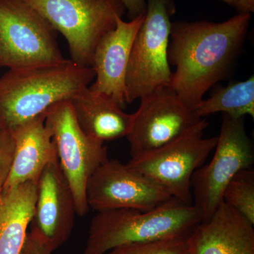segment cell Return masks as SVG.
<instances>
[{
  "mask_svg": "<svg viewBox=\"0 0 254 254\" xmlns=\"http://www.w3.org/2000/svg\"><path fill=\"white\" fill-rule=\"evenodd\" d=\"M223 202L254 225V170H241L224 190Z\"/></svg>",
  "mask_w": 254,
  "mask_h": 254,
  "instance_id": "d6986e66",
  "label": "cell"
},
{
  "mask_svg": "<svg viewBox=\"0 0 254 254\" xmlns=\"http://www.w3.org/2000/svg\"><path fill=\"white\" fill-rule=\"evenodd\" d=\"M144 16L129 21L119 18L116 27L100 40L92 60L95 81L90 89L109 95L123 108L126 103L125 76L131 46Z\"/></svg>",
  "mask_w": 254,
  "mask_h": 254,
  "instance_id": "4fadbf2b",
  "label": "cell"
},
{
  "mask_svg": "<svg viewBox=\"0 0 254 254\" xmlns=\"http://www.w3.org/2000/svg\"><path fill=\"white\" fill-rule=\"evenodd\" d=\"M86 197L89 208L100 212L120 208L147 211L173 196L128 164L108 159L88 180Z\"/></svg>",
  "mask_w": 254,
  "mask_h": 254,
  "instance_id": "8fae6325",
  "label": "cell"
},
{
  "mask_svg": "<svg viewBox=\"0 0 254 254\" xmlns=\"http://www.w3.org/2000/svg\"><path fill=\"white\" fill-rule=\"evenodd\" d=\"M45 115L60 167L72 191L76 214L84 216L90 209L87 185L95 170L109 159L107 148L104 143L88 136L81 129L70 100L52 105Z\"/></svg>",
  "mask_w": 254,
  "mask_h": 254,
  "instance_id": "ba28073f",
  "label": "cell"
},
{
  "mask_svg": "<svg viewBox=\"0 0 254 254\" xmlns=\"http://www.w3.org/2000/svg\"><path fill=\"white\" fill-rule=\"evenodd\" d=\"M38 181L4 188L0 195V254H19L36 208Z\"/></svg>",
  "mask_w": 254,
  "mask_h": 254,
  "instance_id": "e0dca14e",
  "label": "cell"
},
{
  "mask_svg": "<svg viewBox=\"0 0 254 254\" xmlns=\"http://www.w3.org/2000/svg\"><path fill=\"white\" fill-rule=\"evenodd\" d=\"M126 8V12L130 20L143 16L146 11L145 0H122Z\"/></svg>",
  "mask_w": 254,
  "mask_h": 254,
  "instance_id": "603a6c76",
  "label": "cell"
},
{
  "mask_svg": "<svg viewBox=\"0 0 254 254\" xmlns=\"http://www.w3.org/2000/svg\"><path fill=\"white\" fill-rule=\"evenodd\" d=\"M214 150L210 163L195 170L191 179L193 205L201 214L202 222L211 218L223 202L224 190L233 177L253 165L254 145L246 131L245 118L223 114Z\"/></svg>",
  "mask_w": 254,
  "mask_h": 254,
  "instance_id": "9c48e42d",
  "label": "cell"
},
{
  "mask_svg": "<svg viewBox=\"0 0 254 254\" xmlns=\"http://www.w3.org/2000/svg\"><path fill=\"white\" fill-rule=\"evenodd\" d=\"M251 18L252 14H237L222 22H172L168 59L175 71L169 87L190 109L227 77L245 43Z\"/></svg>",
  "mask_w": 254,
  "mask_h": 254,
  "instance_id": "6da1fadb",
  "label": "cell"
},
{
  "mask_svg": "<svg viewBox=\"0 0 254 254\" xmlns=\"http://www.w3.org/2000/svg\"><path fill=\"white\" fill-rule=\"evenodd\" d=\"M9 130L14 140V155L4 188L38 181L47 165L58 158L45 113Z\"/></svg>",
  "mask_w": 254,
  "mask_h": 254,
  "instance_id": "9a60e30c",
  "label": "cell"
},
{
  "mask_svg": "<svg viewBox=\"0 0 254 254\" xmlns=\"http://www.w3.org/2000/svg\"><path fill=\"white\" fill-rule=\"evenodd\" d=\"M201 222L196 207L174 197L147 211L120 208L98 212L81 254H105L127 244L187 239Z\"/></svg>",
  "mask_w": 254,
  "mask_h": 254,
  "instance_id": "3957f363",
  "label": "cell"
},
{
  "mask_svg": "<svg viewBox=\"0 0 254 254\" xmlns=\"http://www.w3.org/2000/svg\"><path fill=\"white\" fill-rule=\"evenodd\" d=\"M25 1L64 36L73 63L88 67L100 40L126 13L122 0Z\"/></svg>",
  "mask_w": 254,
  "mask_h": 254,
  "instance_id": "5b68a950",
  "label": "cell"
},
{
  "mask_svg": "<svg viewBox=\"0 0 254 254\" xmlns=\"http://www.w3.org/2000/svg\"><path fill=\"white\" fill-rule=\"evenodd\" d=\"M234 9L238 14H253L254 0H219Z\"/></svg>",
  "mask_w": 254,
  "mask_h": 254,
  "instance_id": "cb8c5ba5",
  "label": "cell"
},
{
  "mask_svg": "<svg viewBox=\"0 0 254 254\" xmlns=\"http://www.w3.org/2000/svg\"><path fill=\"white\" fill-rule=\"evenodd\" d=\"M133 113L126 136L131 159L139 158L181 136L202 118L187 107L170 88H160L141 98Z\"/></svg>",
  "mask_w": 254,
  "mask_h": 254,
  "instance_id": "30bf717a",
  "label": "cell"
},
{
  "mask_svg": "<svg viewBox=\"0 0 254 254\" xmlns=\"http://www.w3.org/2000/svg\"><path fill=\"white\" fill-rule=\"evenodd\" d=\"M208 123L202 118L175 140L128 165L168 190L174 198L193 204L191 179L215 148L218 136L204 138Z\"/></svg>",
  "mask_w": 254,
  "mask_h": 254,
  "instance_id": "52a82bcc",
  "label": "cell"
},
{
  "mask_svg": "<svg viewBox=\"0 0 254 254\" xmlns=\"http://www.w3.org/2000/svg\"><path fill=\"white\" fill-rule=\"evenodd\" d=\"M247 219L222 202L211 218L187 238L190 254H254V228Z\"/></svg>",
  "mask_w": 254,
  "mask_h": 254,
  "instance_id": "5bb4252c",
  "label": "cell"
},
{
  "mask_svg": "<svg viewBox=\"0 0 254 254\" xmlns=\"http://www.w3.org/2000/svg\"><path fill=\"white\" fill-rule=\"evenodd\" d=\"M53 250L43 237L32 229L26 235L19 254H52Z\"/></svg>",
  "mask_w": 254,
  "mask_h": 254,
  "instance_id": "7402d4cb",
  "label": "cell"
},
{
  "mask_svg": "<svg viewBox=\"0 0 254 254\" xmlns=\"http://www.w3.org/2000/svg\"><path fill=\"white\" fill-rule=\"evenodd\" d=\"M70 101L81 129L102 143L127 136L131 129L133 114L125 113L109 95L88 87Z\"/></svg>",
  "mask_w": 254,
  "mask_h": 254,
  "instance_id": "2e32d148",
  "label": "cell"
},
{
  "mask_svg": "<svg viewBox=\"0 0 254 254\" xmlns=\"http://www.w3.org/2000/svg\"><path fill=\"white\" fill-rule=\"evenodd\" d=\"M76 214L71 188L55 159L42 172L32 229L38 232L54 252L71 235Z\"/></svg>",
  "mask_w": 254,
  "mask_h": 254,
  "instance_id": "7c38bea8",
  "label": "cell"
},
{
  "mask_svg": "<svg viewBox=\"0 0 254 254\" xmlns=\"http://www.w3.org/2000/svg\"><path fill=\"white\" fill-rule=\"evenodd\" d=\"M56 32L25 0H0V67L17 69L66 61Z\"/></svg>",
  "mask_w": 254,
  "mask_h": 254,
  "instance_id": "8992f818",
  "label": "cell"
},
{
  "mask_svg": "<svg viewBox=\"0 0 254 254\" xmlns=\"http://www.w3.org/2000/svg\"><path fill=\"white\" fill-rule=\"evenodd\" d=\"M94 78L93 68L71 60L9 69L0 77V118L11 129L44 114L55 103L71 100L88 88Z\"/></svg>",
  "mask_w": 254,
  "mask_h": 254,
  "instance_id": "7a4b0ae2",
  "label": "cell"
},
{
  "mask_svg": "<svg viewBox=\"0 0 254 254\" xmlns=\"http://www.w3.org/2000/svg\"><path fill=\"white\" fill-rule=\"evenodd\" d=\"M146 11L132 44L125 76V102L131 103L153 91L170 86L168 59L173 0H145Z\"/></svg>",
  "mask_w": 254,
  "mask_h": 254,
  "instance_id": "277c9868",
  "label": "cell"
},
{
  "mask_svg": "<svg viewBox=\"0 0 254 254\" xmlns=\"http://www.w3.org/2000/svg\"><path fill=\"white\" fill-rule=\"evenodd\" d=\"M14 140L9 128L0 129V195L9 175L14 155Z\"/></svg>",
  "mask_w": 254,
  "mask_h": 254,
  "instance_id": "44dd1931",
  "label": "cell"
},
{
  "mask_svg": "<svg viewBox=\"0 0 254 254\" xmlns=\"http://www.w3.org/2000/svg\"><path fill=\"white\" fill-rule=\"evenodd\" d=\"M200 118L222 113L233 119L254 118V77L216 88L208 99H203L193 109Z\"/></svg>",
  "mask_w": 254,
  "mask_h": 254,
  "instance_id": "ac0fdd59",
  "label": "cell"
},
{
  "mask_svg": "<svg viewBox=\"0 0 254 254\" xmlns=\"http://www.w3.org/2000/svg\"><path fill=\"white\" fill-rule=\"evenodd\" d=\"M105 254H190L187 239L127 244Z\"/></svg>",
  "mask_w": 254,
  "mask_h": 254,
  "instance_id": "ffe728a7",
  "label": "cell"
},
{
  "mask_svg": "<svg viewBox=\"0 0 254 254\" xmlns=\"http://www.w3.org/2000/svg\"><path fill=\"white\" fill-rule=\"evenodd\" d=\"M5 125H4V123H3L2 120H1V118H0V129H1V128H4Z\"/></svg>",
  "mask_w": 254,
  "mask_h": 254,
  "instance_id": "d4e9b609",
  "label": "cell"
}]
</instances>
